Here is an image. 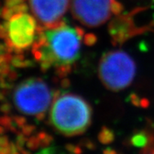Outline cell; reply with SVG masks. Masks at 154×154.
Wrapping results in <instances>:
<instances>
[{"mask_svg": "<svg viewBox=\"0 0 154 154\" xmlns=\"http://www.w3.org/2000/svg\"><path fill=\"white\" fill-rule=\"evenodd\" d=\"M84 32L64 22L40 29L33 45L35 59L44 70L54 69L59 77L67 76L80 57Z\"/></svg>", "mask_w": 154, "mask_h": 154, "instance_id": "6da1fadb", "label": "cell"}, {"mask_svg": "<svg viewBox=\"0 0 154 154\" xmlns=\"http://www.w3.org/2000/svg\"><path fill=\"white\" fill-rule=\"evenodd\" d=\"M92 116V107L86 99L66 93L55 96L50 110V122L60 134L71 137L88 130Z\"/></svg>", "mask_w": 154, "mask_h": 154, "instance_id": "7a4b0ae2", "label": "cell"}, {"mask_svg": "<svg viewBox=\"0 0 154 154\" xmlns=\"http://www.w3.org/2000/svg\"><path fill=\"white\" fill-rule=\"evenodd\" d=\"M55 99L48 84L38 78H30L21 82L14 91L13 102L21 113L42 118Z\"/></svg>", "mask_w": 154, "mask_h": 154, "instance_id": "3957f363", "label": "cell"}, {"mask_svg": "<svg viewBox=\"0 0 154 154\" xmlns=\"http://www.w3.org/2000/svg\"><path fill=\"white\" fill-rule=\"evenodd\" d=\"M135 74V62L123 51H108L99 62V79L110 91L117 92L128 88L134 81Z\"/></svg>", "mask_w": 154, "mask_h": 154, "instance_id": "277c9868", "label": "cell"}, {"mask_svg": "<svg viewBox=\"0 0 154 154\" xmlns=\"http://www.w3.org/2000/svg\"><path fill=\"white\" fill-rule=\"evenodd\" d=\"M122 10L117 0H72L71 3L74 18L88 28L103 25L112 15L121 14Z\"/></svg>", "mask_w": 154, "mask_h": 154, "instance_id": "5b68a950", "label": "cell"}, {"mask_svg": "<svg viewBox=\"0 0 154 154\" xmlns=\"http://www.w3.org/2000/svg\"><path fill=\"white\" fill-rule=\"evenodd\" d=\"M40 29L34 16L22 11L10 16L5 31L11 47L23 51L33 46Z\"/></svg>", "mask_w": 154, "mask_h": 154, "instance_id": "8992f818", "label": "cell"}, {"mask_svg": "<svg viewBox=\"0 0 154 154\" xmlns=\"http://www.w3.org/2000/svg\"><path fill=\"white\" fill-rule=\"evenodd\" d=\"M32 13L43 28H51L63 22L69 0H29Z\"/></svg>", "mask_w": 154, "mask_h": 154, "instance_id": "52a82bcc", "label": "cell"}, {"mask_svg": "<svg viewBox=\"0 0 154 154\" xmlns=\"http://www.w3.org/2000/svg\"><path fill=\"white\" fill-rule=\"evenodd\" d=\"M133 13L119 14L116 16L109 24V33L115 45L125 43L129 38L137 34H141L148 30V26L139 27L133 18Z\"/></svg>", "mask_w": 154, "mask_h": 154, "instance_id": "ba28073f", "label": "cell"}, {"mask_svg": "<svg viewBox=\"0 0 154 154\" xmlns=\"http://www.w3.org/2000/svg\"><path fill=\"white\" fill-rule=\"evenodd\" d=\"M36 154H74L72 152L66 151L64 149L59 148V147H46L41 151L38 152Z\"/></svg>", "mask_w": 154, "mask_h": 154, "instance_id": "9c48e42d", "label": "cell"}, {"mask_svg": "<svg viewBox=\"0 0 154 154\" xmlns=\"http://www.w3.org/2000/svg\"><path fill=\"white\" fill-rule=\"evenodd\" d=\"M84 40H85L86 44L93 45L96 41V38H94V36L93 34H87L85 36V39Z\"/></svg>", "mask_w": 154, "mask_h": 154, "instance_id": "30bf717a", "label": "cell"}, {"mask_svg": "<svg viewBox=\"0 0 154 154\" xmlns=\"http://www.w3.org/2000/svg\"><path fill=\"white\" fill-rule=\"evenodd\" d=\"M143 154H154V149H150L147 147V150H146Z\"/></svg>", "mask_w": 154, "mask_h": 154, "instance_id": "8fae6325", "label": "cell"}]
</instances>
